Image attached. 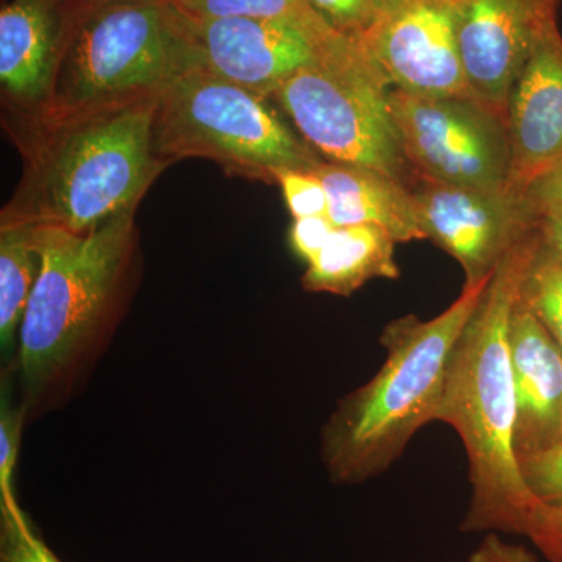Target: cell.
Instances as JSON below:
<instances>
[{"mask_svg": "<svg viewBox=\"0 0 562 562\" xmlns=\"http://www.w3.org/2000/svg\"><path fill=\"white\" fill-rule=\"evenodd\" d=\"M394 238L376 225L336 228L327 246L308 262L303 288L312 292L350 295L373 279L395 280Z\"/></svg>", "mask_w": 562, "mask_h": 562, "instance_id": "cell-17", "label": "cell"}, {"mask_svg": "<svg viewBox=\"0 0 562 562\" xmlns=\"http://www.w3.org/2000/svg\"><path fill=\"white\" fill-rule=\"evenodd\" d=\"M310 3L335 31L360 41L379 16L383 0H310Z\"/></svg>", "mask_w": 562, "mask_h": 562, "instance_id": "cell-24", "label": "cell"}, {"mask_svg": "<svg viewBox=\"0 0 562 562\" xmlns=\"http://www.w3.org/2000/svg\"><path fill=\"white\" fill-rule=\"evenodd\" d=\"M324 184L336 227L376 225L397 243L425 239L408 184L371 169L321 161L312 169Z\"/></svg>", "mask_w": 562, "mask_h": 562, "instance_id": "cell-16", "label": "cell"}, {"mask_svg": "<svg viewBox=\"0 0 562 562\" xmlns=\"http://www.w3.org/2000/svg\"><path fill=\"white\" fill-rule=\"evenodd\" d=\"M531 202H562V162L536 181L527 192Z\"/></svg>", "mask_w": 562, "mask_h": 562, "instance_id": "cell-30", "label": "cell"}, {"mask_svg": "<svg viewBox=\"0 0 562 562\" xmlns=\"http://www.w3.org/2000/svg\"><path fill=\"white\" fill-rule=\"evenodd\" d=\"M40 269L38 227L0 222V347L9 360L18 349L22 317Z\"/></svg>", "mask_w": 562, "mask_h": 562, "instance_id": "cell-18", "label": "cell"}, {"mask_svg": "<svg viewBox=\"0 0 562 562\" xmlns=\"http://www.w3.org/2000/svg\"><path fill=\"white\" fill-rule=\"evenodd\" d=\"M512 147V188L532 183L562 162V35L547 33L514 85L506 110Z\"/></svg>", "mask_w": 562, "mask_h": 562, "instance_id": "cell-13", "label": "cell"}, {"mask_svg": "<svg viewBox=\"0 0 562 562\" xmlns=\"http://www.w3.org/2000/svg\"><path fill=\"white\" fill-rule=\"evenodd\" d=\"M469 562H536L527 549L503 542L497 536H490L472 554Z\"/></svg>", "mask_w": 562, "mask_h": 562, "instance_id": "cell-29", "label": "cell"}, {"mask_svg": "<svg viewBox=\"0 0 562 562\" xmlns=\"http://www.w3.org/2000/svg\"><path fill=\"white\" fill-rule=\"evenodd\" d=\"M562 0H454V25L472 98L506 122L509 94L536 46L558 27Z\"/></svg>", "mask_w": 562, "mask_h": 562, "instance_id": "cell-12", "label": "cell"}, {"mask_svg": "<svg viewBox=\"0 0 562 562\" xmlns=\"http://www.w3.org/2000/svg\"><path fill=\"white\" fill-rule=\"evenodd\" d=\"M184 16L198 68L266 99L299 70L361 50L349 36L325 43L291 22Z\"/></svg>", "mask_w": 562, "mask_h": 562, "instance_id": "cell-9", "label": "cell"}, {"mask_svg": "<svg viewBox=\"0 0 562 562\" xmlns=\"http://www.w3.org/2000/svg\"><path fill=\"white\" fill-rule=\"evenodd\" d=\"M276 183L280 184L294 220L328 214L327 191L312 171L280 169L276 173Z\"/></svg>", "mask_w": 562, "mask_h": 562, "instance_id": "cell-23", "label": "cell"}, {"mask_svg": "<svg viewBox=\"0 0 562 562\" xmlns=\"http://www.w3.org/2000/svg\"><path fill=\"white\" fill-rule=\"evenodd\" d=\"M524 482L542 505H562V442L519 460Z\"/></svg>", "mask_w": 562, "mask_h": 562, "instance_id": "cell-22", "label": "cell"}, {"mask_svg": "<svg viewBox=\"0 0 562 562\" xmlns=\"http://www.w3.org/2000/svg\"><path fill=\"white\" fill-rule=\"evenodd\" d=\"M68 13L94 9V7L106 5L114 2H166V0H58Z\"/></svg>", "mask_w": 562, "mask_h": 562, "instance_id": "cell-31", "label": "cell"}, {"mask_svg": "<svg viewBox=\"0 0 562 562\" xmlns=\"http://www.w3.org/2000/svg\"><path fill=\"white\" fill-rule=\"evenodd\" d=\"M391 116L417 176L503 192L512 188L506 122L473 98H424L390 90ZM516 191V190H514Z\"/></svg>", "mask_w": 562, "mask_h": 562, "instance_id": "cell-8", "label": "cell"}, {"mask_svg": "<svg viewBox=\"0 0 562 562\" xmlns=\"http://www.w3.org/2000/svg\"><path fill=\"white\" fill-rule=\"evenodd\" d=\"M27 416L25 406H14L2 390L0 402V494H13V475L20 454L21 432Z\"/></svg>", "mask_w": 562, "mask_h": 562, "instance_id": "cell-25", "label": "cell"}, {"mask_svg": "<svg viewBox=\"0 0 562 562\" xmlns=\"http://www.w3.org/2000/svg\"><path fill=\"white\" fill-rule=\"evenodd\" d=\"M522 299L562 350V268L542 249L525 280Z\"/></svg>", "mask_w": 562, "mask_h": 562, "instance_id": "cell-20", "label": "cell"}, {"mask_svg": "<svg viewBox=\"0 0 562 562\" xmlns=\"http://www.w3.org/2000/svg\"><path fill=\"white\" fill-rule=\"evenodd\" d=\"M158 94L13 114L24 169L0 222L83 233L135 213L169 166L154 150Z\"/></svg>", "mask_w": 562, "mask_h": 562, "instance_id": "cell-1", "label": "cell"}, {"mask_svg": "<svg viewBox=\"0 0 562 562\" xmlns=\"http://www.w3.org/2000/svg\"><path fill=\"white\" fill-rule=\"evenodd\" d=\"M192 18H262L291 22L325 43L344 38L313 9L310 0H166Z\"/></svg>", "mask_w": 562, "mask_h": 562, "instance_id": "cell-19", "label": "cell"}, {"mask_svg": "<svg viewBox=\"0 0 562 562\" xmlns=\"http://www.w3.org/2000/svg\"><path fill=\"white\" fill-rule=\"evenodd\" d=\"M0 562H61L32 527L13 494H0Z\"/></svg>", "mask_w": 562, "mask_h": 562, "instance_id": "cell-21", "label": "cell"}, {"mask_svg": "<svg viewBox=\"0 0 562 562\" xmlns=\"http://www.w3.org/2000/svg\"><path fill=\"white\" fill-rule=\"evenodd\" d=\"M409 191L425 238L460 262L465 283L491 277L539 227L538 211L524 192L473 190L422 176Z\"/></svg>", "mask_w": 562, "mask_h": 562, "instance_id": "cell-10", "label": "cell"}, {"mask_svg": "<svg viewBox=\"0 0 562 562\" xmlns=\"http://www.w3.org/2000/svg\"><path fill=\"white\" fill-rule=\"evenodd\" d=\"M69 14L58 0H9L0 10V83L11 114L47 109Z\"/></svg>", "mask_w": 562, "mask_h": 562, "instance_id": "cell-14", "label": "cell"}, {"mask_svg": "<svg viewBox=\"0 0 562 562\" xmlns=\"http://www.w3.org/2000/svg\"><path fill=\"white\" fill-rule=\"evenodd\" d=\"M358 43L395 90L472 98L458 47L454 0H383Z\"/></svg>", "mask_w": 562, "mask_h": 562, "instance_id": "cell-11", "label": "cell"}, {"mask_svg": "<svg viewBox=\"0 0 562 562\" xmlns=\"http://www.w3.org/2000/svg\"><path fill=\"white\" fill-rule=\"evenodd\" d=\"M154 150L166 165L206 158L232 176L269 183L280 169L312 171L322 161L269 99L199 68L158 94Z\"/></svg>", "mask_w": 562, "mask_h": 562, "instance_id": "cell-6", "label": "cell"}, {"mask_svg": "<svg viewBox=\"0 0 562 562\" xmlns=\"http://www.w3.org/2000/svg\"><path fill=\"white\" fill-rule=\"evenodd\" d=\"M336 225L330 217L310 216L292 221L290 228L291 249L303 261H313L335 235Z\"/></svg>", "mask_w": 562, "mask_h": 562, "instance_id": "cell-26", "label": "cell"}, {"mask_svg": "<svg viewBox=\"0 0 562 562\" xmlns=\"http://www.w3.org/2000/svg\"><path fill=\"white\" fill-rule=\"evenodd\" d=\"M525 532L552 562H562V505H538Z\"/></svg>", "mask_w": 562, "mask_h": 562, "instance_id": "cell-27", "label": "cell"}, {"mask_svg": "<svg viewBox=\"0 0 562 562\" xmlns=\"http://www.w3.org/2000/svg\"><path fill=\"white\" fill-rule=\"evenodd\" d=\"M539 214L541 249L562 268V202L535 203Z\"/></svg>", "mask_w": 562, "mask_h": 562, "instance_id": "cell-28", "label": "cell"}, {"mask_svg": "<svg viewBox=\"0 0 562 562\" xmlns=\"http://www.w3.org/2000/svg\"><path fill=\"white\" fill-rule=\"evenodd\" d=\"M541 250L538 231L517 244L492 273L482 301L454 344L438 420L460 436L471 483L469 527L525 531L539 502L524 482L514 450L517 402L509 325L525 280Z\"/></svg>", "mask_w": 562, "mask_h": 562, "instance_id": "cell-3", "label": "cell"}, {"mask_svg": "<svg viewBox=\"0 0 562 562\" xmlns=\"http://www.w3.org/2000/svg\"><path fill=\"white\" fill-rule=\"evenodd\" d=\"M491 277L465 283L460 297L432 319L405 316L384 328L382 368L339 403L322 430V460L333 482L382 475L425 425L438 420L454 344Z\"/></svg>", "mask_w": 562, "mask_h": 562, "instance_id": "cell-4", "label": "cell"}, {"mask_svg": "<svg viewBox=\"0 0 562 562\" xmlns=\"http://www.w3.org/2000/svg\"><path fill=\"white\" fill-rule=\"evenodd\" d=\"M390 83L368 54L322 60L284 81L272 99L327 161L405 183L409 162L391 116Z\"/></svg>", "mask_w": 562, "mask_h": 562, "instance_id": "cell-7", "label": "cell"}, {"mask_svg": "<svg viewBox=\"0 0 562 562\" xmlns=\"http://www.w3.org/2000/svg\"><path fill=\"white\" fill-rule=\"evenodd\" d=\"M517 461L562 442V350L520 297L509 325Z\"/></svg>", "mask_w": 562, "mask_h": 562, "instance_id": "cell-15", "label": "cell"}, {"mask_svg": "<svg viewBox=\"0 0 562 562\" xmlns=\"http://www.w3.org/2000/svg\"><path fill=\"white\" fill-rule=\"evenodd\" d=\"M68 14L54 94L44 110L157 94L198 68L187 16L171 3L114 2Z\"/></svg>", "mask_w": 562, "mask_h": 562, "instance_id": "cell-5", "label": "cell"}, {"mask_svg": "<svg viewBox=\"0 0 562 562\" xmlns=\"http://www.w3.org/2000/svg\"><path fill=\"white\" fill-rule=\"evenodd\" d=\"M38 247L16 349L27 414L68 397L120 322L138 250L135 213L83 233L38 227Z\"/></svg>", "mask_w": 562, "mask_h": 562, "instance_id": "cell-2", "label": "cell"}]
</instances>
